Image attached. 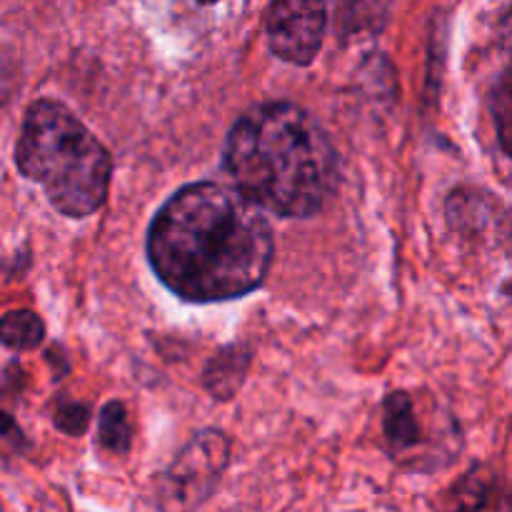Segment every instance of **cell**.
Listing matches in <instances>:
<instances>
[{
  "label": "cell",
  "instance_id": "9a60e30c",
  "mask_svg": "<svg viewBox=\"0 0 512 512\" xmlns=\"http://www.w3.org/2000/svg\"><path fill=\"white\" fill-rule=\"evenodd\" d=\"M505 293H510V295H512V283L505 285Z\"/></svg>",
  "mask_w": 512,
  "mask_h": 512
},
{
  "label": "cell",
  "instance_id": "9c48e42d",
  "mask_svg": "<svg viewBox=\"0 0 512 512\" xmlns=\"http://www.w3.org/2000/svg\"><path fill=\"white\" fill-rule=\"evenodd\" d=\"M45 325L30 310H13L0 318V343L10 350H33L43 343Z\"/></svg>",
  "mask_w": 512,
  "mask_h": 512
},
{
  "label": "cell",
  "instance_id": "52a82bcc",
  "mask_svg": "<svg viewBox=\"0 0 512 512\" xmlns=\"http://www.w3.org/2000/svg\"><path fill=\"white\" fill-rule=\"evenodd\" d=\"M390 0H333L340 35L375 33L388 18Z\"/></svg>",
  "mask_w": 512,
  "mask_h": 512
},
{
  "label": "cell",
  "instance_id": "30bf717a",
  "mask_svg": "<svg viewBox=\"0 0 512 512\" xmlns=\"http://www.w3.org/2000/svg\"><path fill=\"white\" fill-rule=\"evenodd\" d=\"M98 440L110 453H128L130 443H133V428H130V418L123 403H108L100 410Z\"/></svg>",
  "mask_w": 512,
  "mask_h": 512
},
{
  "label": "cell",
  "instance_id": "5bb4252c",
  "mask_svg": "<svg viewBox=\"0 0 512 512\" xmlns=\"http://www.w3.org/2000/svg\"><path fill=\"white\" fill-rule=\"evenodd\" d=\"M0 438H3V440H20L18 425H15L13 418H10L8 413H3V410H0Z\"/></svg>",
  "mask_w": 512,
  "mask_h": 512
},
{
  "label": "cell",
  "instance_id": "277c9868",
  "mask_svg": "<svg viewBox=\"0 0 512 512\" xmlns=\"http://www.w3.org/2000/svg\"><path fill=\"white\" fill-rule=\"evenodd\" d=\"M230 443L223 433L205 430L190 440L188 448L175 458L163 480V508L168 512H188L198 508L218 483L228 463Z\"/></svg>",
  "mask_w": 512,
  "mask_h": 512
},
{
  "label": "cell",
  "instance_id": "6da1fadb",
  "mask_svg": "<svg viewBox=\"0 0 512 512\" xmlns=\"http://www.w3.org/2000/svg\"><path fill=\"white\" fill-rule=\"evenodd\" d=\"M148 258L165 288L193 303L240 298L273 263V230L263 208L238 188L193 183L155 215Z\"/></svg>",
  "mask_w": 512,
  "mask_h": 512
},
{
  "label": "cell",
  "instance_id": "8fae6325",
  "mask_svg": "<svg viewBox=\"0 0 512 512\" xmlns=\"http://www.w3.org/2000/svg\"><path fill=\"white\" fill-rule=\"evenodd\" d=\"M490 110H493L495 133H498L500 148L512 158V65L505 68L490 93Z\"/></svg>",
  "mask_w": 512,
  "mask_h": 512
},
{
  "label": "cell",
  "instance_id": "5b68a950",
  "mask_svg": "<svg viewBox=\"0 0 512 512\" xmlns=\"http://www.w3.org/2000/svg\"><path fill=\"white\" fill-rule=\"evenodd\" d=\"M328 28L325 0H273L265 20L270 50L293 65L313 63Z\"/></svg>",
  "mask_w": 512,
  "mask_h": 512
},
{
  "label": "cell",
  "instance_id": "3957f363",
  "mask_svg": "<svg viewBox=\"0 0 512 512\" xmlns=\"http://www.w3.org/2000/svg\"><path fill=\"white\" fill-rule=\"evenodd\" d=\"M15 163L25 178L43 185L50 203L70 218L93 215L108 198L113 160L98 138L55 100L28 108Z\"/></svg>",
  "mask_w": 512,
  "mask_h": 512
},
{
  "label": "cell",
  "instance_id": "7a4b0ae2",
  "mask_svg": "<svg viewBox=\"0 0 512 512\" xmlns=\"http://www.w3.org/2000/svg\"><path fill=\"white\" fill-rule=\"evenodd\" d=\"M223 165L245 198L280 218L320 213L338 185L333 143L293 103L250 108L225 140Z\"/></svg>",
  "mask_w": 512,
  "mask_h": 512
},
{
  "label": "cell",
  "instance_id": "2e32d148",
  "mask_svg": "<svg viewBox=\"0 0 512 512\" xmlns=\"http://www.w3.org/2000/svg\"><path fill=\"white\" fill-rule=\"evenodd\" d=\"M200 3H218V0H200Z\"/></svg>",
  "mask_w": 512,
  "mask_h": 512
},
{
  "label": "cell",
  "instance_id": "7c38bea8",
  "mask_svg": "<svg viewBox=\"0 0 512 512\" xmlns=\"http://www.w3.org/2000/svg\"><path fill=\"white\" fill-rule=\"evenodd\" d=\"M90 423V410L80 403L58 405L55 410V425L68 435H80Z\"/></svg>",
  "mask_w": 512,
  "mask_h": 512
},
{
  "label": "cell",
  "instance_id": "ba28073f",
  "mask_svg": "<svg viewBox=\"0 0 512 512\" xmlns=\"http://www.w3.org/2000/svg\"><path fill=\"white\" fill-rule=\"evenodd\" d=\"M385 435L393 450H408L418 443L420 430L413 400L405 393H393L385 400Z\"/></svg>",
  "mask_w": 512,
  "mask_h": 512
},
{
  "label": "cell",
  "instance_id": "8992f818",
  "mask_svg": "<svg viewBox=\"0 0 512 512\" xmlns=\"http://www.w3.org/2000/svg\"><path fill=\"white\" fill-rule=\"evenodd\" d=\"M248 365L250 353L245 348H235L233 345V348L223 350V353L210 360L208 370H205V388L213 393V398H233L240 385H243Z\"/></svg>",
  "mask_w": 512,
  "mask_h": 512
},
{
  "label": "cell",
  "instance_id": "4fadbf2b",
  "mask_svg": "<svg viewBox=\"0 0 512 512\" xmlns=\"http://www.w3.org/2000/svg\"><path fill=\"white\" fill-rule=\"evenodd\" d=\"M498 38H500V45H503L505 55H508L510 65H512V5H510L508 10H505L503 18H500Z\"/></svg>",
  "mask_w": 512,
  "mask_h": 512
}]
</instances>
